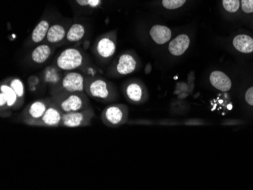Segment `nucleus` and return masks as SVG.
<instances>
[{"label":"nucleus","mask_w":253,"mask_h":190,"mask_svg":"<svg viewBox=\"0 0 253 190\" xmlns=\"http://www.w3.org/2000/svg\"><path fill=\"white\" fill-rule=\"evenodd\" d=\"M84 90L90 98L100 103H111L119 98L116 89L104 79L86 78Z\"/></svg>","instance_id":"nucleus-1"},{"label":"nucleus","mask_w":253,"mask_h":190,"mask_svg":"<svg viewBox=\"0 0 253 190\" xmlns=\"http://www.w3.org/2000/svg\"><path fill=\"white\" fill-rule=\"evenodd\" d=\"M50 97L63 114L78 112L91 106L90 97L86 93H73Z\"/></svg>","instance_id":"nucleus-2"},{"label":"nucleus","mask_w":253,"mask_h":190,"mask_svg":"<svg viewBox=\"0 0 253 190\" xmlns=\"http://www.w3.org/2000/svg\"><path fill=\"white\" fill-rule=\"evenodd\" d=\"M85 77L78 72H68L60 83L52 87L50 96L73 93H85Z\"/></svg>","instance_id":"nucleus-3"},{"label":"nucleus","mask_w":253,"mask_h":190,"mask_svg":"<svg viewBox=\"0 0 253 190\" xmlns=\"http://www.w3.org/2000/svg\"><path fill=\"white\" fill-rule=\"evenodd\" d=\"M100 118L102 123L106 127L121 126L128 121V108L124 104H111L102 110Z\"/></svg>","instance_id":"nucleus-4"},{"label":"nucleus","mask_w":253,"mask_h":190,"mask_svg":"<svg viewBox=\"0 0 253 190\" xmlns=\"http://www.w3.org/2000/svg\"><path fill=\"white\" fill-rule=\"evenodd\" d=\"M52 101L51 97H47L39 98L28 104L19 115V121L24 125L32 126L36 121L44 115Z\"/></svg>","instance_id":"nucleus-5"},{"label":"nucleus","mask_w":253,"mask_h":190,"mask_svg":"<svg viewBox=\"0 0 253 190\" xmlns=\"http://www.w3.org/2000/svg\"><path fill=\"white\" fill-rule=\"evenodd\" d=\"M22 108L18 101V95L7 81H4L0 86V116L8 118L12 115V112Z\"/></svg>","instance_id":"nucleus-6"},{"label":"nucleus","mask_w":253,"mask_h":190,"mask_svg":"<svg viewBox=\"0 0 253 190\" xmlns=\"http://www.w3.org/2000/svg\"><path fill=\"white\" fill-rule=\"evenodd\" d=\"M94 116L95 112L92 106L78 112L63 114L61 127L73 128L90 126Z\"/></svg>","instance_id":"nucleus-7"},{"label":"nucleus","mask_w":253,"mask_h":190,"mask_svg":"<svg viewBox=\"0 0 253 190\" xmlns=\"http://www.w3.org/2000/svg\"><path fill=\"white\" fill-rule=\"evenodd\" d=\"M84 63L82 53L77 49L68 48L62 52L56 59V66L63 71H73L79 68Z\"/></svg>","instance_id":"nucleus-8"},{"label":"nucleus","mask_w":253,"mask_h":190,"mask_svg":"<svg viewBox=\"0 0 253 190\" xmlns=\"http://www.w3.org/2000/svg\"><path fill=\"white\" fill-rule=\"evenodd\" d=\"M63 115V113L61 112V110L58 108L53 101H52L51 104L48 107L44 115L40 119L36 121L32 126L43 127H61Z\"/></svg>","instance_id":"nucleus-9"},{"label":"nucleus","mask_w":253,"mask_h":190,"mask_svg":"<svg viewBox=\"0 0 253 190\" xmlns=\"http://www.w3.org/2000/svg\"><path fill=\"white\" fill-rule=\"evenodd\" d=\"M124 95L129 102L134 105L143 104L148 98L146 89L137 82L127 84L124 90Z\"/></svg>","instance_id":"nucleus-10"},{"label":"nucleus","mask_w":253,"mask_h":190,"mask_svg":"<svg viewBox=\"0 0 253 190\" xmlns=\"http://www.w3.org/2000/svg\"><path fill=\"white\" fill-rule=\"evenodd\" d=\"M115 41L110 36H103L99 39L95 45V53L99 57L103 59H108L112 57L115 53Z\"/></svg>","instance_id":"nucleus-11"},{"label":"nucleus","mask_w":253,"mask_h":190,"mask_svg":"<svg viewBox=\"0 0 253 190\" xmlns=\"http://www.w3.org/2000/svg\"><path fill=\"white\" fill-rule=\"evenodd\" d=\"M136 67H137L136 59L131 55L123 54L118 60V63L115 66V71L120 75H126L133 72Z\"/></svg>","instance_id":"nucleus-12"},{"label":"nucleus","mask_w":253,"mask_h":190,"mask_svg":"<svg viewBox=\"0 0 253 190\" xmlns=\"http://www.w3.org/2000/svg\"><path fill=\"white\" fill-rule=\"evenodd\" d=\"M189 46V36L186 34H181L177 36L170 43L168 50L173 56H179L187 51Z\"/></svg>","instance_id":"nucleus-13"},{"label":"nucleus","mask_w":253,"mask_h":190,"mask_svg":"<svg viewBox=\"0 0 253 190\" xmlns=\"http://www.w3.org/2000/svg\"><path fill=\"white\" fill-rule=\"evenodd\" d=\"M210 81L215 88L222 92H227L231 88L230 79L221 71H213L210 75Z\"/></svg>","instance_id":"nucleus-14"},{"label":"nucleus","mask_w":253,"mask_h":190,"mask_svg":"<svg viewBox=\"0 0 253 190\" xmlns=\"http://www.w3.org/2000/svg\"><path fill=\"white\" fill-rule=\"evenodd\" d=\"M150 34L155 43L162 45L166 43L171 39V31L168 27L154 25L150 30Z\"/></svg>","instance_id":"nucleus-15"},{"label":"nucleus","mask_w":253,"mask_h":190,"mask_svg":"<svg viewBox=\"0 0 253 190\" xmlns=\"http://www.w3.org/2000/svg\"><path fill=\"white\" fill-rule=\"evenodd\" d=\"M53 49L50 45L41 44L36 46L32 53V59L36 64H43L51 56Z\"/></svg>","instance_id":"nucleus-16"},{"label":"nucleus","mask_w":253,"mask_h":190,"mask_svg":"<svg viewBox=\"0 0 253 190\" xmlns=\"http://www.w3.org/2000/svg\"><path fill=\"white\" fill-rule=\"evenodd\" d=\"M67 33V31H66L65 28L63 25H52L49 29L46 39L48 43L51 44L59 43L66 37Z\"/></svg>","instance_id":"nucleus-17"},{"label":"nucleus","mask_w":253,"mask_h":190,"mask_svg":"<svg viewBox=\"0 0 253 190\" xmlns=\"http://www.w3.org/2000/svg\"><path fill=\"white\" fill-rule=\"evenodd\" d=\"M233 46L240 53H251L253 52V39L247 35L241 34L233 39Z\"/></svg>","instance_id":"nucleus-18"},{"label":"nucleus","mask_w":253,"mask_h":190,"mask_svg":"<svg viewBox=\"0 0 253 190\" xmlns=\"http://www.w3.org/2000/svg\"><path fill=\"white\" fill-rule=\"evenodd\" d=\"M50 23L46 20H42L40 23L38 24L32 34V40L33 43H40L46 37L49 29H50Z\"/></svg>","instance_id":"nucleus-19"},{"label":"nucleus","mask_w":253,"mask_h":190,"mask_svg":"<svg viewBox=\"0 0 253 190\" xmlns=\"http://www.w3.org/2000/svg\"><path fill=\"white\" fill-rule=\"evenodd\" d=\"M85 35V28L81 24H74L70 27L66 35V39L71 43L78 42Z\"/></svg>","instance_id":"nucleus-20"},{"label":"nucleus","mask_w":253,"mask_h":190,"mask_svg":"<svg viewBox=\"0 0 253 190\" xmlns=\"http://www.w3.org/2000/svg\"><path fill=\"white\" fill-rule=\"evenodd\" d=\"M6 81L10 85V87L13 89L14 91L16 93L19 103H20L21 106H22L25 103V84L22 82V80L18 78V77L10 78Z\"/></svg>","instance_id":"nucleus-21"},{"label":"nucleus","mask_w":253,"mask_h":190,"mask_svg":"<svg viewBox=\"0 0 253 190\" xmlns=\"http://www.w3.org/2000/svg\"><path fill=\"white\" fill-rule=\"evenodd\" d=\"M44 79L46 82L50 83V84H53L52 87L56 85L62 80V79L58 77L57 73H56L54 69H48V70H46L44 74Z\"/></svg>","instance_id":"nucleus-22"},{"label":"nucleus","mask_w":253,"mask_h":190,"mask_svg":"<svg viewBox=\"0 0 253 190\" xmlns=\"http://www.w3.org/2000/svg\"><path fill=\"white\" fill-rule=\"evenodd\" d=\"M222 2L226 11L231 13L237 12L240 6V0H223Z\"/></svg>","instance_id":"nucleus-23"},{"label":"nucleus","mask_w":253,"mask_h":190,"mask_svg":"<svg viewBox=\"0 0 253 190\" xmlns=\"http://www.w3.org/2000/svg\"><path fill=\"white\" fill-rule=\"evenodd\" d=\"M186 0H162V5L167 9H176L182 6Z\"/></svg>","instance_id":"nucleus-24"},{"label":"nucleus","mask_w":253,"mask_h":190,"mask_svg":"<svg viewBox=\"0 0 253 190\" xmlns=\"http://www.w3.org/2000/svg\"><path fill=\"white\" fill-rule=\"evenodd\" d=\"M242 9L246 13L253 12V0H242Z\"/></svg>","instance_id":"nucleus-25"},{"label":"nucleus","mask_w":253,"mask_h":190,"mask_svg":"<svg viewBox=\"0 0 253 190\" xmlns=\"http://www.w3.org/2000/svg\"><path fill=\"white\" fill-rule=\"evenodd\" d=\"M245 98L247 103L253 106V87H250L248 91H247Z\"/></svg>","instance_id":"nucleus-26"},{"label":"nucleus","mask_w":253,"mask_h":190,"mask_svg":"<svg viewBox=\"0 0 253 190\" xmlns=\"http://www.w3.org/2000/svg\"><path fill=\"white\" fill-rule=\"evenodd\" d=\"M99 3H100V0H90L89 2V5L93 8L96 7Z\"/></svg>","instance_id":"nucleus-27"},{"label":"nucleus","mask_w":253,"mask_h":190,"mask_svg":"<svg viewBox=\"0 0 253 190\" xmlns=\"http://www.w3.org/2000/svg\"><path fill=\"white\" fill-rule=\"evenodd\" d=\"M77 3L82 6H86V5H89L90 0H76Z\"/></svg>","instance_id":"nucleus-28"},{"label":"nucleus","mask_w":253,"mask_h":190,"mask_svg":"<svg viewBox=\"0 0 253 190\" xmlns=\"http://www.w3.org/2000/svg\"><path fill=\"white\" fill-rule=\"evenodd\" d=\"M151 71V64H149L147 66V69H146V72L147 74H148L150 71Z\"/></svg>","instance_id":"nucleus-29"}]
</instances>
